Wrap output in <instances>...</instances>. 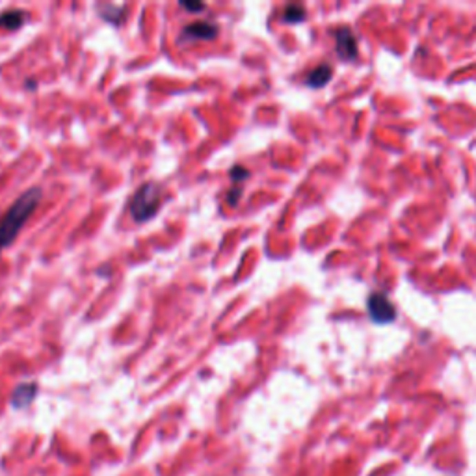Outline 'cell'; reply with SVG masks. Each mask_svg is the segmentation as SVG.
<instances>
[{"label":"cell","mask_w":476,"mask_h":476,"mask_svg":"<svg viewBox=\"0 0 476 476\" xmlns=\"http://www.w3.org/2000/svg\"><path fill=\"white\" fill-rule=\"evenodd\" d=\"M216 34H218V26L214 23H210V21H195V23H190L188 26H184L182 38L208 41V39L216 38Z\"/></svg>","instance_id":"obj_5"},{"label":"cell","mask_w":476,"mask_h":476,"mask_svg":"<svg viewBox=\"0 0 476 476\" xmlns=\"http://www.w3.org/2000/svg\"><path fill=\"white\" fill-rule=\"evenodd\" d=\"M332 75H333L332 65H327V63H320L318 67H314V69L309 73L307 78H305V84H307L309 88L318 89L322 88V86H326L327 82L332 80Z\"/></svg>","instance_id":"obj_7"},{"label":"cell","mask_w":476,"mask_h":476,"mask_svg":"<svg viewBox=\"0 0 476 476\" xmlns=\"http://www.w3.org/2000/svg\"><path fill=\"white\" fill-rule=\"evenodd\" d=\"M367 309H369L370 320H374L376 324H389L396 318L395 303L383 292H372L367 301Z\"/></svg>","instance_id":"obj_3"},{"label":"cell","mask_w":476,"mask_h":476,"mask_svg":"<svg viewBox=\"0 0 476 476\" xmlns=\"http://www.w3.org/2000/svg\"><path fill=\"white\" fill-rule=\"evenodd\" d=\"M335 41H337V54L346 62H350L357 56V39L348 28H338L335 32Z\"/></svg>","instance_id":"obj_4"},{"label":"cell","mask_w":476,"mask_h":476,"mask_svg":"<svg viewBox=\"0 0 476 476\" xmlns=\"http://www.w3.org/2000/svg\"><path fill=\"white\" fill-rule=\"evenodd\" d=\"M160 199H162V194H160V188L155 182L142 184L136 190V194L132 195L131 205H129L132 218L136 219L138 224H145L151 218H155L158 208H160Z\"/></svg>","instance_id":"obj_2"},{"label":"cell","mask_w":476,"mask_h":476,"mask_svg":"<svg viewBox=\"0 0 476 476\" xmlns=\"http://www.w3.org/2000/svg\"><path fill=\"white\" fill-rule=\"evenodd\" d=\"M229 175H231L232 181L240 182V181H244L246 177L250 175V171H248L246 168H242V166H235V168L231 169V173H229Z\"/></svg>","instance_id":"obj_10"},{"label":"cell","mask_w":476,"mask_h":476,"mask_svg":"<svg viewBox=\"0 0 476 476\" xmlns=\"http://www.w3.org/2000/svg\"><path fill=\"white\" fill-rule=\"evenodd\" d=\"M41 199V190L30 188L21 195L19 199L8 208V213L0 219V253L2 250L10 246L19 235L28 218H30L34 210L38 208V203Z\"/></svg>","instance_id":"obj_1"},{"label":"cell","mask_w":476,"mask_h":476,"mask_svg":"<svg viewBox=\"0 0 476 476\" xmlns=\"http://www.w3.org/2000/svg\"><path fill=\"white\" fill-rule=\"evenodd\" d=\"M303 19H305V8L301 4H288L283 12L285 23H301Z\"/></svg>","instance_id":"obj_9"},{"label":"cell","mask_w":476,"mask_h":476,"mask_svg":"<svg viewBox=\"0 0 476 476\" xmlns=\"http://www.w3.org/2000/svg\"><path fill=\"white\" fill-rule=\"evenodd\" d=\"M238 199H240V188H235L229 192V195H227V201H229V205L231 207H235L238 203Z\"/></svg>","instance_id":"obj_11"},{"label":"cell","mask_w":476,"mask_h":476,"mask_svg":"<svg viewBox=\"0 0 476 476\" xmlns=\"http://www.w3.org/2000/svg\"><path fill=\"white\" fill-rule=\"evenodd\" d=\"M181 6L190 10V12H201V10H205V4H192V2H181Z\"/></svg>","instance_id":"obj_12"},{"label":"cell","mask_w":476,"mask_h":476,"mask_svg":"<svg viewBox=\"0 0 476 476\" xmlns=\"http://www.w3.org/2000/svg\"><path fill=\"white\" fill-rule=\"evenodd\" d=\"M25 21V13L19 10H10V12L0 13V26H4L8 30H17Z\"/></svg>","instance_id":"obj_8"},{"label":"cell","mask_w":476,"mask_h":476,"mask_svg":"<svg viewBox=\"0 0 476 476\" xmlns=\"http://www.w3.org/2000/svg\"><path fill=\"white\" fill-rule=\"evenodd\" d=\"M38 395V385L36 383H23L13 391L12 406L13 407H26L32 404V400Z\"/></svg>","instance_id":"obj_6"}]
</instances>
